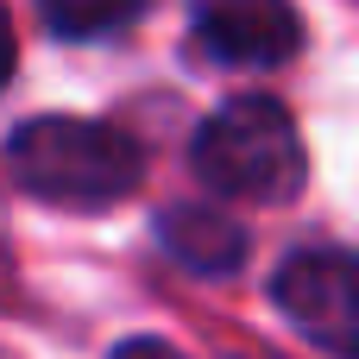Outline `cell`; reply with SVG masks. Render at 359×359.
<instances>
[{
	"label": "cell",
	"mask_w": 359,
	"mask_h": 359,
	"mask_svg": "<svg viewBox=\"0 0 359 359\" xmlns=\"http://www.w3.org/2000/svg\"><path fill=\"white\" fill-rule=\"evenodd\" d=\"M13 177L57 208H114L139 183V145L120 126L76 120V114H38L6 139Z\"/></svg>",
	"instance_id": "6da1fadb"
},
{
	"label": "cell",
	"mask_w": 359,
	"mask_h": 359,
	"mask_svg": "<svg viewBox=\"0 0 359 359\" xmlns=\"http://www.w3.org/2000/svg\"><path fill=\"white\" fill-rule=\"evenodd\" d=\"M189 164L215 196L233 202H290L309 177L297 120L271 95H233L221 114H208Z\"/></svg>",
	"instance_id": "7a4b0ae2"
},
{
	"label": "cell",
	"mask_w": 359,
	"mask_h": 359,
	"mask_svg": "<svg viewBox=\"0 0 359 359\" xmlns=\"http://www.w3.org/2000/svg\"><path fill=\"white\" fill-rule=\"evenodd\" d=\"M278 309L328 353H359V271L341 246H303L271 278Z\"/></svg>",
	"instance_id": "3957f363"
},
{
	"label": "cell",
	"mask_w": 359,
	"mask_h": 359,
	"mask_svg": "<svg viewBox=\"0 0 359 359\" xmlns=\"http://www.w3.org/2000/svg\"><path fill=\"white\" fill-rule=\"evenodd\" d=\"M189 19H196V38L240 69L284 63L303 44V19L290 0H189Z\"/></svg>",
	"instance_id": "277c9868"
},
{
	"label": "cell",
	"mask_w": 359,
	"mask_h": 359,
	"mask_svg": "<svg viewBox=\"0 0 359 359\" xmlns=\"http://www.w3.org/2000/svg\"><path fill=\"white\" fill-rule=\"evenodd\" d=\"M164 246L189 265V271H233L240 259H246V233H240V221H227L221 208H208V202H183V208H170L164 215Z\"/></svg>",
	"instance_id": "5b68a950"
},
{
	"label": "cell",
	"mask_w": 359,
	"mask_h": 359,
	"mask_svg": "<svg viewBox=\"0 0 359 359\" xmlns=\"http://www.w3.org/2000/svg\"><path fill=\"white\" fill-rule=\"evenodd\" d=\"M44 25L57 38H101V32H120L145 13V0H38Z\"/></svg>",
	"instance_id": "8992f818"
},
{
	"label": "cell",
	"mask_w": 359,
	"mask_h": 359,
	"mask_svg": "<svg viewBox=\"0 0 359 359\" xmlns=\"http://www.w3.org/2000/svg\"><path fill=\"white\" fill-rule=\"evenodd\" d=\"M114 359H189V353H177L170 341H151V334H133V341H120V347H114Z\"/></svg>",
	"instance_id": "52a82bcc"
},
{
	"label": "cell",
	"mask_w": 359,
	"mask_h": 359,
	"mask_svg": "<svg viewBox=\"0 0 359 359\" xmlns=\"http://www.w3.org/2000/svg\"><path fill=\"white\" fill-rule=\"evenodd\" d=\"M13 57H19V44H13V25H6V13H0V82L13 76Z\"/></svg>",
	"instance_id": "ba28073f"
}]
</instances>
